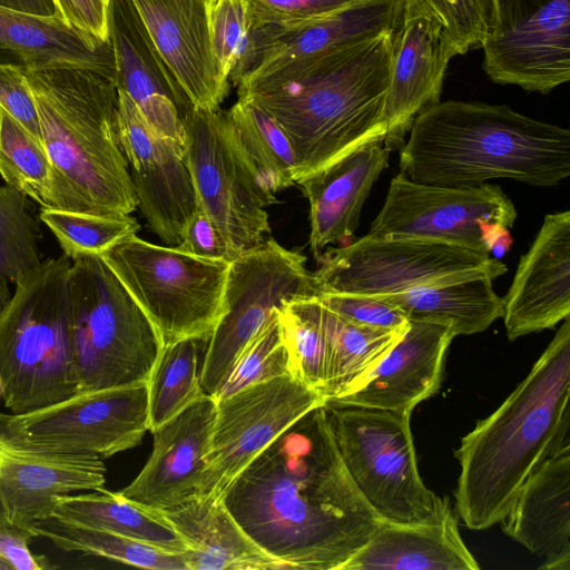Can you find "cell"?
<instances>
[{
	"label": "cell",
	"mask_w": 570,
	"mask_h": 570,
	"mask_svg": "<svg viewBox=\"0 0 570 570\" xmlns=\"http://www.w3.org/2000/svg\"><path fill=\"white\" fill-rule=\"evenodd\" d=\"M220 498L286 569L341 570L381 522L343 463L324 402L262 450Z\"/></svg>",
	"instance_id": "6da1fadb"
},
{
	"label": "cell",
	"mask_w": 570,
	"mask_h": 570,
	"mask_svg": "<svg viewBox=\"0 0 570 570\" xmlns=\"http://www.w3.org/2000/svg\"><path fill=\"white\" fill-rule=\"evenodd\" d=\"M394 30L237 87L289 141L295 184L368 141H384Z\"/></svg>",
	"instance_id": "7a4b0ae2"
},
{
	"label": "cell",
	"mask_w": 570,
	"mask_h": 570,
	"mask_svg": "<svg viewBox=\"0 0 570 570\" xmlns=\"http://www.w3.org/2000/svg\"><path fill=\"white\" fill-rule=\"evenodd\" d=\"M570 320L566 317L527 377L462 438L455 509L484 530L507 515L527 478L570 441Z\"/></svg>",
	"instance_id": "3957f363"
},
{
	"label": "cell",
	"mask_w": 570,
	"mask_h": 570,
	"mask_svg": "<svg viewBox=\"0 0 570 570\" xmlns=\"http://www.w3.org/2000/svg\"><path fill=\"white\" fill-rule=\"evenodd\" d=\"M400 150L410 180L474 187L494 178L554 186L570 176V131L507 105L448 100L419 114Z\"/></svg>",
	"instance_id": "277c9868"
},
{
	"label": "cell",
	"mask_w": 570,
	"mask_h": 570,
	"mask_svg": "<svg viewBox=\"0 0 570 570\" xmlns=\"http://www.w3.org/2000/svg\"><path fill=\"white\" fill-rule=\"evenodd\" d=\"M23 72L52 168L50 208L130 215L137 200L116 131L115 82L72 67Z\"/></svg>",
	"instance_id": "5b68a950"
},
{
	"label": "cell",
	"mask_w": 570,
	"mask_h": 570,
	"mask_svg": "<svg viewBox=\"0 0 570 570\" xmlns=\"http://www.w3.org/2000/svg\"><path fill=\"white\" fill-rule=\"evenodd\" d=\"M70 267L65 255L41 262L14 283L0 315L1 397L12 414L77 393Z\"/></svg>",
	"instance_id": "8992f818"
},
{
	"label": "cell",
	"mask_w": 570,
	"mask_h": 570,
	"mask_svg": "<svg viewBox=\"0 0 570 570\" xmlns=\"http://www.w3.org/2000/svg\"><path fill=\"white\" fill-rule=\"evenodd\" d=\"M69 289L77 393L146 383L160 334L104 258L73 261Z\"/></svg>",
	"instance_id": "52a82bcc"
},
{
	"label": "cell",
	"mask_w": 570,
	"mask_h": 570,
	"mask_svg": "<svg viewBox=\"0 0 570 570\" xmlns=\"http://www.w3.org/2000/svg\"><path fill=\"white\" fill-rule=\"evenodd\" d=\"M324 406L343 463L381 521H432L451 505L420 476L411 412L327 402Z\"/></svg>",
	"instance_id": "ba28073f"
},
{
	"label": "cell",
	"mask_w": 570,
	"mask_h": 570,
	"mask_svg": "<svg viewBox=\"0 0 570 570\" xmlns=\"http://www.w3.org/2000/svg\"><path fill=\"white\" fill-rule=\"evenodd\" d=\"M100 256L153 322L164 346L188 337L208 340L224 313L230 262L136 235Z\"/></svg>",
	"instance_id": "9c48e42d"
},
{
	"label": "cell",
	"mask_w": 570,
	"mask_h": 570,
	"mask_svg": "<svg viewBox=\"0 0 570 570\" xmlns=\"http://www.w3.org/2000/svg\"><path fill=\"white\" fill-rule=\"evenodd\" d=\"M321 263L312 274L317 294L380 296L507 272L499 259L460 245L370 234L330 249Z\"/></svg>",
	"instance_id": "30bf717a"
},
{
	"label": "cell",
	"mask_w": 570,
	"mask_h": 570,
	"mask_svg": "<svg viewBox=\"0 0 570 570\" xmlns=\"http://www.w3.org/2000/svg\"><path fill=\"white\" fill-rule=\"evenodd\" d=\"M185 148L198 205L223 236L232 262L269 234L266 207L275 195L243 151L225 110L194 107L185 118Z\"/></svg>",
	"instance_id": "8fae6325"
},
{
	"label": "cell",
	"mask_w": 570,
	"mask_h": 570,
	"mask_svg": "<svg viewBox=\"0 0 570 570\" xmlns=\"http://www.w3.org/2000/svg\"><path fill=\"white\" fill-rule=\"evenodd\" d=\"M305 257L273 237L229 264L224 313L206 342L200 385L214 396L247 343L285 305L317 295Z\"/></svg>",
	"instance_id": "7c38bea8"
},
{
	"label": "cell",
	"mask_w": 570,
	"mask_h": 570,
	"mask_svg": "<svg viewBox=\"0 0 570 570\" xmlns=\"http://www.w3.org/2000/svg\"><path fill=\"white\" fill-rule=\"evenodd\" d=\"M517 215L498 185L444 187L415 183L399 173L368 234L433 239L490 255L509 247L508 229Z\"/></svg>",
	"instance_id": "4fadbf2b"
},
{
	"label": "cell",
	"mask_w": 570,
	"mask_h": 570,
	"mask_svg": "<svg viewBox=\"0 0 570 570\" xmlns=\"http://www.w3.org/2000/svg\"><path fill=\"white\" fill-rule=\"evenodd\" d=\"M7 420L32 446L109 458L136 446L149 430L147 384L76 393L28 413L7 414Z\"/></svg>",
	"instance_id": "5bb4252c"
},
{
	"label": "cell",
	"mask_w": 570,
	"mask_h": 570,
	"mask_svg": "<svg viewBox=\"0 0 570 570\" xmlns=\"http://www.w3.org/2000/svg\"><path fill=\"white\" fill-rule=\"evenodd\" d=\"M481 48L491 81L549 94L570 79V0H493Z\"/></svg>",
	"instance_id": "9a60e30c"
},
{
	"label": "cell",
	"mask_w": 570,
	"mask_h": 570,
	"mask_svg": "<svg viewBox=\"0 0 570 570\" xmlns=\"http://www.w3.org/2000/svg\"><path fill=\"white\" fill-rule=\"evenodd\" d=\"M323 397L284 375L216 401V417L198 497L220 498L232 480Z\"/></svg>",
	"instance_id": "2e32d148"
},
{
	"label": "cell",
	"mask_w": 570,
	"mask_h": 570,
	"mask_svg": "<svg viewBox=\"0 0 570 570\" xmlns=\"http://www.w3.org/2000/svg\"><path fill=\"white\" fill-rule=\"evenodd\" d=\"M116 131L137 207L163 243L178 246L186 224L199 207L185 146L156 132L119 89Z\"/></svg>",
	"instance_id": "e0dca14e"
},
{
	"label": "cell",
	"mask_w": 570,
	"mask_h": 570,
	"mask_svg": "<svg viewBox=\"0 0 570 570\" xmlns=\"http://www.w3.org/2000/svg\"><path fill=\"white\" fill-rule=\"evenodd\" d=\"M102 459L86 453L52 452L32 446L0 412V525L35 532L58 498L105 488Z\"/></svg>",
	"instance_id": "ac0fdd59"
},
{
	"label": "cell",
	"mask_w": 570,
	"mask_h": 570,
	"mask_svg": "<svg viewBox=\"0 0 570 570\" xmlns=\"http://www.w3.org/2000/svg\"><path fill=\"white\" fill-rule=\"evenodd\" d=\"M402 10L403 0H356L307 21L255 28L248 57L233 83L239 87L291 63L393 31Z\"/></svg>",
	"instance_id": "d6986e66"
},
{
	"label": "cell",
	"mask_w": 570,
	"mask_h": 570,
	"mask_svg": "<svg viewBox=\"0 0 570 570\" xmlns=\"http://www.w3.org/2000/svg\"><path fill=\"white\" fill-rule=\"evenodd\" d=\"M108 39L116 88L130 97L156 132L185 146V118L194 105L158 52L131 0H109Z\"/></svg>",
	"instance_id": "ffe728a7"
},
{
	"label": "cell",
	"mask_w": 570,
	"mask_h": 570,
	"mask_svg": "<svg viewBox=\"0 0 570 570\" xmlns=\"http://www.w3.org/2000/svg\"><path fill=\"white\" fill-rule=\"evenodd\" d=\"M454 56L441 26L413 2L403 0L384 106L387 130L383 144L390 150L401 148L415 117L440 101L446 68Z\"/></svg>",
	"instance_id": "44dd1931"
},
{
	"label": "cell",
	"mask_w": 570,
	"mask_h": 570,
	"mask_svg": "<svg viewBox=\"0 0 570 570\" xmlns=\"http://www.w3.org/2000/svg\"><path fill=\"white\" fill-rule=\"evenodd\" d=\"M216 417V400L205 394L153 431L151 454L119 493L156 510L198 497Z\"/></svg>",
	"instance_id": "7402d4cb"
},
{
	"label": "cell",
	"mask_w": 570,
	"mask_h": 570,
	"mask_svg": "<svg viewBox=\"0 0 570 570\" xmlns=\"http://www.w3.org/2000/svg\"><path fill=\"white\" fill-rule=\"evenodd\" d=\"M503 299L507 336L552 328L570 315V212L546 215Z\"/></svg>",
	"instance_id": "603a6c76"
},
{
	"label": "cell",
	"mask_w": 570,
	"mask_h": 570,
	"mask_svg": "<svg viewBox=\"0 0 570 570\" xmlns=\"http://www.w3.org/2000/svg\"><path fill=\"white\" fill-rule=\"evenodd\" d=\"M167 67L196 108L219 109L229 80L212 53L210 0H131Z\"/></svg>",
	"instance_id": "cb8c5ba5"
},
{
	"label": "cell",
	"mask_w": 570,
	"mask_h": 570,
	"mask_svg": "<svg viewBox=\"0 0 570 570\" xmlns=\"http://www.w3.org/2000/svg\"><path fill=\"white\" fill-rule=\"evenodd\" d=\"M455 336L448 324L409 321L402 336L358 387L324 402L412 413L439 391L446 352Z\"/></svg>",
	"instance_id": "d4e9b609"
},
{
	"label": "cell",
	"mask_w": 570,
	"mask_h": 570,
	"mask_svg": "<svg viewBox=\"0 0 570 570\" xmlns=\"http://www.w3.org/2000/svg\"><path fill=\"white\" fill-rule=\"evenodd\" d=\"M502 530L544 558L543 570H570V441L559 444L527 478Z\"/></svg>",
	"instance_id": "484cf974"
},
{
	"label": "cell",
	"mask_w": 570,
	"mask_h": 570,
	"mask_svg": "<svg viewBox=\"0 0 570 570\" xmlns=\"http://www.w3.org/2000/svg\"><path fill=\"white\" fill-rule=\"evenodd\" d=\"M390 153L383 141H368L296 183L309 204V247L315 256L354 234Z\"/></svg>",
	"instance_id": "4316f807"
},
{
	"label": "cell",
	"mask_w": 570,
	"mask_h": 570,
	"mask_svg": "<svg viewBox=\"0 0 570 570\" xmlns=\"http://www.w3.org/2000/svg\"><path fill=\"white\" fill-rule=\"evenodd\" d=\"M458 525L452 505L432 521H381L341 570H478Z\"/></svg>",
	"instance_id": "83f0119b"
},
{
	"label": "cell",
	"mask_w": 570,
	"mask_h": 570,
	"mask_svg": "<svg viewBox=\"0 0 570 570\" xmlns=\"http://www.w3.org/2000/svg\"><path fill=\"white\" fill-rule=\"evenodd\" d=\"M0 56L28 69L82 68L115 82L109 39L102 41L70 26L58 12L43 17L0 7Z\"/></svg>",
	"instance_id": "f1b7e54d"
},
{
	"label": "cell",
	"mask_w": 570,
	"mask_h": 570,
	"mask_svg": "<svg viewBox=\"0 0 570 570\" xmlns=\"http://www.w3.org/2000/svg\"><path fill=\"white\" fill-rule=\"evenodd\" d=\"M159 511L188 548V570L286 569L242 529L222 498L196 497Z\"/></svg>",
	"instance_id": "f546056e"
},
{
	"label": "cell",
	"mask_w": 570,
	"mask_h": 570,
	"mask_svg": "<svg viewBox=\"0 0 570 570\" xmlns=\"http://www.w3.org/2000/svg\"><path fill=\"white\" fill-rule=\"evenodd\" d=\"M490 277H474L375 296L397 307L407 321L448 324L455 335L485 331L503 315V299Z\"/></svg>",
	"instance_id": "4dcf8cb0"
},
{
	"label": "cell",
	"mask_w": 570,
	"mask_h": 570,
	"mask_svg": "<svg viewBox=\"0 0 570 570\" xmlns=\"http://www.w3.org/2000/svg\"><path fill=\"white\" fill-rule=\"evenodd\" d=\"M50 514L140 540L165 551L184 553L188 550L159 510L130 501L119 492L105 488L60 497Z\"/></svg>",
	"instance_id": "1f68e13d"
},
{
	"label": "cell",
	"mask_w": 570,
	"mask_h": 570,
	"mask_svg": "<svg viewBox=\"0 0 570 570\" xmlns=\"http://www.w3.org/2000/svg\"><path fill=\"white\" fill-rule=\"evenodd\" d=\"M321 315L327 336V366L322 392L324 401L358 387L407 326L382 330L357 325L322 303Z\"/></svg>",
	"instance_id": "d6a6232c"
},
{
	"label": "cell",
	"mask_w": 570,
	"mask_h": 570,
	"mask_svg": "<svg viewBox=\"0 0 570 570\" xmlns=\"http://www.w3.org/2000/svg\"><path fill=\"white\" fill-rule=\"evenodd\" d=\"M35 532L69 552L104 557L145 569L188 570L183 553L165 551L140 540L51 514L36 521Z\"/></svg>",
	"instance_id": "836d02e7"
},
{
	"label": "cell",
	"mask_w": 570,
	"mask_h": 570,
	"mask_svg": "<svg viewBox=\"0 0 570 570\" xmlns=\"http://www.w3.org/2000/svg\"><path fill=\"white\" fill-rule=\"evenodd\" d=\"M234 134L265 187L274 195L295 184L289 141L276 121L247 98L226 111Z\"/></svg>",
	"instance_id": "e575fe53"
},
{
	"label": "cell",
	"mask_w": 570,
	"mask_h": 570,
	"mask_svg": "<svg viewBox=\"0 0 570 570\" xmlns=\"http://www.w3.org/2000/svg\"><path fill=\"white\" fill-rule=\"evenodd\" d=\"M202 341L188 337L163 347L146 382L151 432L205 395L198 365Z\"/></svg>",
	"instance_id": "d590c367"
},
{
	"label": "cell",
	"mask_w": 570,
	"mask_h": 570,
	"mask_svg": "<svg viewBox=\"0 0 570 570\" xmlns=\"http://www.w3.org/2000/svg\"><path fill=\"white\" fill-rule=\"evenodd\" d=\"M0 176L41 208H50L52 168L45 146L2 108Z\"/></svg>",
	"instance_id": "8d00e7d4"
},
{
	"label": "cell",
	"mask_w": 570,
	"mask_h": 570,
	"mask_svg": "<svg viewBox=\"0 0 570 570\" xmlns=\"http://www.w3.org/2000/svg\"><path fill=\"white\" fill-rule=\"evenodd\" d=\"M278 321L289 353L292 375L322 396L327 336L317 295L285 305L278 311Z\"/></svg>",
	"instance_id": "74e56055"
},
{
	"label": "cell",
	"mask_w": 570,
	"mask_h": 570,
	"mask_svg": "<svg viewBox=\"0 0 570 570\" xmlns=\"http://www.w3.org/2000/svg\"><path fill=\"white\" fill-rule=\"evenodd\" d=\"M39 218L55 235L63 255L70 261L101 255L140 229L139 223L130 215L105 216L41 208Z\"/></svg>",
	"instance_id": "f35d334b"
},
{
	"label": "cell",
	"mask_w": 570,
	"mask_h": 570,
	"mask_svg": "<svg viewBox=\"0 0 570 570\" xmlns=\"http://www.w3.org/2000/svg\"><path fill=\"white\" fill-rule=\"evenodd\" d=\"M41 230L28 197L0 185V275L16 283L41 263Z\"/></svg>",
	"instance_id": "ab89813d"
},
{
	"label": "cell",
	"mask_w": 570,
	"mask_h": 570,
	"mask_svg": "<svg viewBox=\"0 0 570 570\" xmlns=\"http://www.w3.org/2000/svg\"><path fill=\"white\" fill-rule=\"evenodd\" d=\"M284 375L293 376L277 311L243 348L213 397L222 400L245 387Z\"/></svg>",
	"instance_id": "60d3db41"
},
{
	"label": "cell",
	"mask_w": 570,
	"mask_h": 570,
	"mask_svg": "<svg viewBox=\"0 0 570 570\" xmlns=\"http://www.w3.org/2000/svg\"><path fill=\"white\" fill-rule=\"evenodd\" d=\"M208 27L217 68L223 77L233 82L248 57L255 30L247 2L210 0Z\"/></svg>",
	"instance_id": "b9f144b4"
},
{
	"label": "cell",
	"mask_w": 570,
	"mask_h": 570,
	"mask_svg": "<svg viewBox=\"0 0 570 570\" xmlns=\"http://www.w3.org/2000/svg\"><path fill=\"white\" fill-rule=\"evenodd\" d=\"M433 18L455 55L481 48L493 26V0H410Z\"/></svg>",
	"instance_id": "7bdbcfd3"
},
{
	"label": "cell",
	"mask_w": 570,
	"mask_h": 570,
	"mask_svg": "<svg viewBox=\"0 0 570 570\" xmlns=\"http://www.w3.org/2000/svg\"><path fill=\"white\" fill-rule=\"evenodd\" d=\"M317 298L328 309L357 325L399 330L409 323L397 307L375 296L320 293Z\"/></svg>",
	"instance_id": "ee69618b"
},
{
	"label": "cell",
	"mask_w": 570,
	"mask_h": 570,
	"mask_svg": "<svg viewBox=\"0 0 570 570\" xmlns=\"http://www.w3.org/2000/svg\"><path fill=\"white\" fill-rule=\"evenodd\" d=\"M254 27L307 21L336 11L356 0H245Z\"/></svg>",
	"instance_id": "f6af8a7d"
},
{
	"label": "cell",
	"mask_w": 570,
	"mask_h": 570,
	"mask_svg": "<svg viewBox=\"0 0 570 570\" xmlns=\"http://www.w3.org/2000/svg\"><path fill=\"white\" fill-rule=\"evenodd\" d=\"M0 108L43 145L35 99L22 65L0 62Z\"/></svg>",
	"instance_id": "bcb514c9"
},
{
	"label": "cell",
	"mask_w": 570,
	"mask_h": 570,
	"mask_svg": "<svg viewBox=\"0 0 570 570\" xmlns=\"http://www.w3.org/2000/svg\"><path fill=\"white\" fill-rule=\"evenodd\" d=\"M179 249L199 257L230 262L223 236L207 214L198 207L185 226Z\"/></svg>",
	"instance_id": "7dc6e473"
},
{
	"label": "cell",
	"mask_w": 570,
	"mask_h": 570,
	"mask_svg": "<svg viewBox=\"0 0 570 570\" xmlns=\"http://www.w3.org/2000/svg\"><path fill=\"white\" fill-rule=\"evenodd\" d=\"M59 13L73 28L108 40L109 0H53Z\"/></svg>",
	"instance_id": "c3c4849f"
},
{
	"label": "cell",
	"mask_w": 570,
	"mask_h": 570,
	"mask_svg": "<svg viewBox=\"0 0 570 570\" xmlns=\"http://www.w3.org/2000/svg\"><path fill=\"white\" fill-rule=\"evenodd\" d=\"M36 535L27 530L0 525V557L16 570H46L52 566L45 556L33 554L29 542Z\"/></svg>",
	"instance_id": "681fc988"
},
{
	"label": "cell",
	"mask_w": 570,
	"mask_h": 570,
	"mask_svg": "<svg viewBox=\"0 0 570 570\" xmlns=\"http://www.w3.org/2000/svg\"><path fill=\"white\" fill-rule=\"evenodd\" d=\"M0 7L43 17L59 12L53 0H0Z\"/></svg>",
	"instance_id": "f907efd6"
},
{
	"label": "cell",
	"mask_w": 570,
	"mask_h": 570,
	"mask_svg": "<svg viewBox=\"0 0 570 570\" xmlns=\"http://www.w3.org/2000/svg\"><path fill=\"white\" fill-rule=\"evenodd\" d=\"M11 295L12 294L8 287V281L0 275V315L9 303Z\"/></svg>",
	"instance_id": "816d5d0a"
},
{
	"label": "cell",
	"mask_w": 570,
	"mask_h": 570,
	"mask_svg": "<svg viewBox=\"0 0 570 570\" xmlns=\"http://www.w3.org/2000/svg\"><path fill=\"white\" fill-rule=\"evenodd\" d=\"M9 569H12L11 566L6 562L1 557H0V570H9Z\"/></svg>",
	"instance_id": "f5cc1de1"
},
{
	"label": "cell",
	"mask_w": 570,
	"mask_h": 570,
	"mask_svg": "<svg viewBox=\"0 0 570 570\" xmlns=\"http://www.w3.org/2000/svg\"><path fill=\"white\" fill-rule=\"evenodd\" d=\"M1 393H2V380L0 377V396H1Z\"/></svg>",
	"instance_id": "db71d44e"
}]
</instances>
